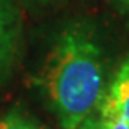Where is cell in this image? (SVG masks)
<instances>
[{
	"instance_id": "6da1fadb",
	"label": "cell",
	"mask_w": 129,
	"mask_h": 129,
	"mask_svg": "<svg viewBox=\"0 0 129 129\" xmlns=\"http://www.w3.org/2000/svg\"><path fill=\"white\" fill-rule=\"evenodd\" d=\"M41 86L64 129H78L103 100L98 45L79 28L61 34L41 73Z\"/></svg>"
},
{
	"instance_id": "7a4b0ae2",
	"label": "cell",
	"mask_w": 129,
	"mask_h": 129,
	"mask_svg": "<svg viewBox=\"0 0 129 129\" xmlns=\"http://www.w3.org/2000/svg\"><path fill=\"white\" fill-rule=\"evenodd\" d=\"M100 104L101 118H120L129 124V59L120 66Z\"/></svg>"
},
{
	"instance_id": "3957f363",
	"label": "cell",
	"mask_w": 129,
	"mask_h": 129,
	"mask_svg": "<svg viewBox=\"0 0 129 129\" xmlns=\"http://www.w3.org/2000/svg\"><path fill=\"white\" fill-rule=\"evenodd\" d=\"M0 129H39V127L20 115L10 114L3 118H0Z\"/></svg>"
},
{
	"instance_id": "277c9868",
	"label": "cell",
	"mask_w": 129,
	"mask_h": 129,
	"mask_svg": "<svg viewBox=\"0 0 129 129\" xmlns=\"http://www.w3.org/2000/svg\"><path fill=\"white\" fill-rule=\"evenodd\" d=\"M6 45H8V20H6L5 10L0 6V59L5 54Z\"/></svg>"
},
{
	"instance_id": "5b68a950",
	"label": "cell",
	"mask_w": 129,
	"mask_h": 129,
	"mask_svg": "<svg viewBox=\"0 0 129 129\" xmlns=\"http://www.w3.org/2000/svg\"><path fill=\"white\" fill-rule=\"evenodd\" d=\"M78 129H109V127L106 126L104 120L101 118V117L100 118H92V117H89V118H86L84 121L79 124Z\"/></svg>"
},
{
	"instance_id": "8992f818",
	"label": "cell",
	"mask_w": 129,
	"mask_h": 129,
	"mask_svg": "<svg viewBox=\"0 0 129 129\" xmlns=\"http://www.w3.org/2000/svg\"><path fill=\"white\" fill-rule=\"evenodd\" d=\"M109 129H129V124L120 118H103Z\"/></svg>"
},
{
	"instance_id": "52a82bcc",
	"label": "cell",
	"mask_w": 129,
	"mask_h": 129,
	"mask_svg": "<svg viewBox=\"0 0 129 129\" xmlns=\"http://www.w3.org/2000/svg\"><path fill=\"white\" fill-rule=\"evenodd\" d=\"M121 2H123V5L127 8V10H129V0H121Z\"/></svg>"
}]
</instances>
